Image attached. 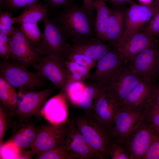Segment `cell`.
Returning a JSON list of instances; mask_svg holds the SVG:
<instances>
[{
    "label": "cell",
    "instance_id": "6da1fadb",
    "mask_svg": "<svg viewBox=\"0 0 159 159\" xmlns=\"http://www.w3.org/2000/svg\"><path fill=\"white\" fill-rule=\"evenodd\" d=\"M120 105L143 111L151 101L153 87L134 72L129 66H122L101 87Z\"/></svg>",
    "mask_w": 159,
    "mask_h": 159
},
{
    "label": "cell",
    "instance_id": "7a4b0ae2",
    "mask_svg": "<svg viewBox=\"0 0 159 159\" xmlns=\"http://www.w3.org/2000/svg\"><path fill=\"white\" fill-rule=\"evenodd\" d=\"M67 39L95 36V20L84 7L73 2L53 19Z\"/></svg>",
    "mask_w": 159,
    "mask_h": 159
},
{
    "label": "cell",
    "instance_id": "3957f363",
    "mask_svg": "<svg viewBox=\"0 0 159 159\" xmlns=\"http://www.w3.org/2000/svg\"><path fill=\"white\" fill-rule=\"evenodd\" d=\"M0 75L19 91L38 90L44 85L46 79L38 72L8 60L1 59Z\"/></svg>",
    "mask_w": 159,
    "mask_h": 159
},
{
    "label": "cell",
    "instance_id": "277c9868",
    "mask_svg": "<svg viewBox=\"0 0 159 159\" xmlns=\"http://www.w3.org/2000/svg\"><path fill=\"white\" fill-rule=\"evenodd\" d=\"M78 130L89 144L103 159H109L112 141L109 132L89 115L74 119Z\"/></svg>",
    "mask_w": 159,
    "mask_h": 159
},
{
    "label": "cell",
    "instance_id": "5b68a950",
    "mask_svg": "<svg viewBox=\"0 0 159 159\" xmlns=\"http://www.w3.org/2000/svg\"><path fill=\"white\" fill-rule=\"evenodd\" d=\"M44 31L39 44L34 47L35 51L42 56L47 55L63 58L69 46L67 39L54 19L47 15L43 20Z\"/></svg>",
    "mask_w": 159,
    "mask_h": 159
},
{
    "label": "cell",
    "instance_id": "8992f818",
    "mask_svg": "<svg viewBox=\"0 0 159 159\" xmlns=\"http://www.w3.org/2000/svg\"><path fill=\"white\" fill-rule=\"evenodd\" d=\"M159 135V130L143 118L122 143L131 159H143Z\"/></svg>",
    "mask_w": 159,
    "mask_h": 159
},
{
    "label": "cell",
    "instance_id": "52a82bcc",
    "mask_svg": "<svg viewBox=\"0 0 159 159\" xmlns=\"http://www.w3.org/2000/svg\"><path fill=\"white\" fill-rule=\"evenodd\" d=\"M9 36L11 46L8 60L28 68L33 67L43 57L34 50V47L24 35L18 24Z\"/></svg>",
    "mask_w": 159,
    "mask_h": 159
},
{
    "label": "cell",
    "instance_id": "ba28073f",
    "mask_svg": "<svg viewBox=\"0 0 159 159\" xmlns=\"http://www.w3.org/2000/svg\"><path fill=\"white\" fill-rule=\"evenodd\" d=\"M52 92V90L50 88L18 91L16 104L10 112L12 117L28 118L40 113L42 107Z\"/></svg>",
    "mask_w": 159,
    "mask_h": 159
},
{
    "label": "cell",
    "instance_id": "9c48e42d",
    "mask_svg": "<svg viewBox=\"0 0 159 159\" xmlns=\"http://www.w3.org/2000/svg\"><path fill=\"white\" fill-rule=\"evenodd\" d=\"M129 62L132 71L149 83L159 71V49L156 42L138 54Z\"/></svg>",
    "mask_w": 159,
    "mask_h": 159
},
{
    "label": "cell",
    "instance_id": "30bf717a",
    "mask_svg": "<svg viewBox=\"0 0 159 159\" xmlns=\"http://www.w3.org/2000/svg\"><path fill=\"white\" fill-rule=\"evenodd\" d=\"M143 111L120 107L109 133L112 142L122 143L126 138L143 119Z\"/></svg>",
    "mask_w": 159,
    "mask_h": 159
},
{
    "label": "cell",
    "instance_id": "8fae6325",
    "mask_svg": "<svg viewBox=\"0 0 159 159\" xmlns=\"http://www.w3.org/2000/svg\"><path fill=\"white\" fill-rule=\"evenodd\" d=\"M68 120L60 125L49 124L40 127L38 130L31 150L37 154L62 146L68 131Z\"/></svg>",
    "mask_w": 159,
    "mask_h": 159
},
{
    "label": "cell",
    "instance_id": "7c38bea8",
    "mask_svg": "<svg viewBox=\"0 0 159 159\" xmlns=\"http://www.w3.org/2000/svg\"><path fill=\"white\" fill-rule=\"evenodd\" d=\"M33 67L56 87L64 90L68 82L69 75L62 58L45 55Z\"/></svg>",
    "mask_w": 159,
    "mask_h": 159
},
{
    "label": "cell",
    "instance_id": "4fadbf2b",
    "mask_svg": "<svg viewBox=\"0 0 159 159\" xmlns=\"http://www.w3.org/2000/svg\"><path fill=\"white\" fill-rule=\"evenodd\" d=\"M99 87L98 95L89 115L109 132L121 106L112 95Z\"/></svg>",
    "mask_w": 159,
    "mask_h": 159
},
{
    "label": "cell",
    "instance_id": "5bb4252c",
    "mask_svg": "<svg viewBox=\"0 0 159 159\" xmlns=\"http://www.w3.org/2000/svg\"><path fill=\"white\" fill-rule=\"evenodd\" d=\"M130 4L126 10L125 29L123 36L144 29L159 7L152 3L145 4L132 2Z\"/></svg>",
    "mask_w": 159,
    "mask_h": 159
},
{
    "label": "cell",
    "instance_id": "9a60e30c",
    "mask_svg": "<svg viewBox=\"0 0 159 159\" xmlns=\"http://www.w3.org/2000/svg\"><path fill=\"white\" fill-rule=\"evenodd\" d=\"M67 135L63 148L74 154L79 159H103L102 155L87 143L77 127L74 119L69 118Z\"/></svg>",
    "mask_w": 159,
    "mask_h": 159
},
{
    "label": "cell",
    "instance_id": "2e32d148",
    "mask_svg": "<svg viewBox=\"0 0 159 159\" xmlns=\"http://www.w3.org/2000/svg\"><path fill=\"white\" fill-rule=\"evenodd\" d=\"M156 42V38L145 30L123 36L114 47L129 62L141 51Z\"/></svg>",
    "mask_w": 159,
    "mask_h": 159
},
{
    "label": "cell",
    "instance_id": "e0dca14e",
    "mask_svg": "<svg viewBox=\"0 0 159 159\" xmlns=\"http://www.w3.org/2000/svg\"><path fill=\"white\" fill-rule=\"evenodd\" d=\"M126 63L124 57L113 47L97 61L95 71L87 80L101 87L113 72Z\"/></svg>",
    "mask_w": 159,
    "mask_h": 159
},
{
    "label": "cell",
    "instance_id": "ac0fdd59",
    "mask_svg": "<svg viewBox=\"0 0 159 159\" xmlns=\"http://www.w3.org/2000/svg\"><path fill=\"white\" fill-rule=\"evenodd\" d=\"M72 41L68 50L83 54L97 62L113 48L110 44L94 36L78 37Z\"/></svg>",
    "mask_w": 159,
    "mask_h": 159
},
{
    "label": "cell",
    "instance_id": "d6986e66",
    "mask_svg": "<svg viewBox=\"0 0 159 159\" xmlns=\"http://www.w3.org/2000/svg\"><path fill=\"white\" fill-rule=\"evenodd\" d=\"M68 100L62 91L46 101L40 114L50 124L57 125L66 122L69 118Z\"/></svg>",
    "mask_w": 159,
    "mask_h": 159
},
{
    "label": "cell",
    "instance_id": "ffe728a7",
    "mask_svg": "<svg viewBox=\"0 0 159 159\" xmlns=\"http://www.w3.org/2000/svg\"><path fill=\"white\" fill-rule=\"evenodd\" d=\"M12 134L6 143L14 145L19 150L29 149L36 137L38 129L27 118H19L12 122Z\"/></svg>",
    "mask_w": 159,
    "mask_h": 159
},
{
    "label": "cell",
    "instance_id": "44dd1931",
    "mask_svg": "<svg viewBox=\"0 0 159 159\" xmlns=\"http://www.w3.org/2000/svg\"><path fill=\"white\" fill-rule=\"evenodd\" d=\"M126 10L120 7L112 10L107 25V42L115 47L123 36L125 29Z\"/></svg>",
    "mask_w": 159,
    "mask_h": 159
},
{
    "label": "cell",
    "instance_id": "7402d4cb",
    "mask_svg": "<svg viewBox=\"0 0 159 159\" xmlns=\"http://www.w3.org/2000/svg\"><path fill=\"white\" fill-rule=\"evenodd\" d=\"M94 4L96 13L94 28L95 36L107 42L106 26L112 9L108 7L105 0H94Z\"/></svg>",
    "mask_w": 159,
    "mask_h": 159
},
{
    "label": "cell",
    "instance_id": "603a6c76",
    "mask_svg": "<svg viewBox=\"0 0 159 159\" xmlns=\"http://www.w3.org/2000/svg\"><path fill=\"white\" fill-rule=\"evenodd\" d=\"M49 12L45 4L37 3L25 8L19 16L14 17V24L37 23L42 21Z\"/></svg>",
    "mask_w": 159,
    "mask_h": 159
},
{
    "label": "cell",
    "instance_id": "cb8c5ba5",
    "mask_svg": "<svg viewBox=\"0 0 159 159\" xmlns=\"http://www.w3.org/2000/svg\"><path fill=\"white\" fill-rule=\"evenodd\" d=\"M15 88L0 75V105L10 112L15 106L17 94Z\"/></svg>",
    "mask_w": 159,
    "mask_h": 159
},
{
    "label": "cell",
    "instance_id": "d4e9b609",
    "mask_svg": "<svg viewBox=\"0 0 159 159\" xmlns=\"http://www.w3.org/2000/svg\"><path fill=\"white\" fill-rule=\"evenodd\" d=\"M99 90V87L93 83L90 82L86 85L77 106L83 110L85 114H90Z\"/></svg>",
    "mask_w": 159,
    "mask_h": 159
},
{
    "label": "cell",
    "instance_id": "484cf974",
    "mask_svg": "<svg viewBox=\"0 0 159 159\" xmlns=\"http://www.w3.org/2000/svg\"><path fill=\"white\" fill-rule=\"evenodd\" d=\"M64 60L69 75L68 83L87 80L91 74L90 70L73 62Z\"/></svg>",
    "mask_w": 159,
    "mask_h": 159
},
{
    "label": "cell",
    "instance_id": "4316f807",
    "mask_svg": "<svg viewBox=\"0 0 159 159\" xmlns=\"http://www.w3.org/2000/svg\"><path fill=\"white\" fill-rule=\"evenodd\" d=\"M83 81L70 82L67 85L62 91L65 94L68 101L75 106H77L86 87Z\"/></svg>",
    "mask_w": 159,
    "mask_h": 159
},
{
    "label": "cell",
    "instance_id": "83f0119b",
    "mask_svg": "<svg viewBox=\"0 0 159 159\" xmlns=\"http://www.w3.org/2000/svg\"><path fill=\"white\" fill-rule=\"evenodd\" d=\"M18 24L24 35L33 47L37 45L43 36V33L40 31L37 23Z\"/></svg>",
    "mask_w": 159,
    "mask_h": 159
},
{
    "label": "cell",
    "instance_id": "f1b7e54d",
    "mask_svg": "<svg viewBox=\"0 0 159 159\" xmlns=\"http://www.w3.org/2000/svg\"><path fill=\"white\" fill-rule=\"evenodd\" d=\"M37 159H76L77 156L63 148L62 146L56 148L37 154Z\"/></svg>",
    "mask_w": 159,
    "mask_h": 159
},
{
    "label": "cell",
    "instance_id": "f546056e",
    "mask_svg": "<svg viewBox=\"0 0 159 159\" xmlns=\"http://www.w3.org/2000/svg\"><path fill=\"white\" fill-rule=\"evenodd\" d=\"M63 58L64 60L71 61L91 70L96 67L97 62L95 60L82 54L69 51L65 52Z\"/></svg>",
    "mask_w": 159,
    "mask_h": 159
},
{
    "label": "cell",
    "instance_id": "4dcf8cb0",
    "mask_svg": "<svg viewBox=\"0 0 159 159\" xmlns=\"http://www.w3.org/2000/svg\"><path fill=\"white\" fill-rule=\"evenodd\" d=\"M41 0H0V8L10 12L25 8L37 3Z\"/></svg>",
    "mask_w": 159,
    "mask_h": 159
},
{
    "label": "cell",
    "instance_id": "1f68e13d",
    "mask_svg": "<svg viewBox=\"0 0 159 159\" xmlns=\"http://www.w3.org/2000/svg\"><path fill=\"white\" fill-rule=\"evenodd\" d=\"M14 17L8 11H0V32L9 36L13 33L14 29Z\"/></svg>",
    "mask_w": 159,
    "mask_h": 159
},
{
    "label": "cell",
    "instance_id": "d6a6232c",
    "mask_svg": "<svg viewBox=\"0 0 159 159\" xmlns=\"http://www.w3.org/2000/svg\"><path fill=\"white\" fill-rule=\"evenodd\" d=\"M143 118L153 126L159 127V106L152 101L143 112Z\"/></svg>",
    "mask_w": 159,
    "mask_h": 159
},
{
    "label": "cell",
    "instance_id": "836d02e7",
    "mask_svg": "<svg viewBox=\"0 0 159 159\" xmlns=\"http://www.w3.org/2000/svg\"><path fill=\"white\" fill-rule=\"evenodd\" d=\"M13 117L11 112L0 106V146L4 144L3 140L6 131L12 122Z\"/></svg>",
    "mask_w": 159,
    "mask_h": 159
},
{
    "label": "cell",
    "instance_id": "e575fe53",
    "mask_svg": "<svg viewBox=\"0 0 159 159\" xmlns=\"http://www.w3.org/2000/svg\"><path fill=\"white\" fill-rule=\"evenodd\" d=\"M109 159H131V158L122 144L112 142L110 150Z\"/></svg>",
    "mask_w": 159,
    "mask_h": 159
},
{
    "label": "cell",
    "instance_id": "d590c367",
    "mask_svg": "<svg viewBox=\"0 0 159 159\" xmlns=\"http://www.w3.org/2000/svg\"><path fill=\"white\" fill-rule=\"evenodd\" d=\"M19 150L14 145L5 143L0 147V159H17Z\"/></svg>",
    "mask_w": 159,
    "mask_h": 159
},
{
    "label": "cell",
    "instance_id": "8d00e7d4",
    "mask_svg": "<svg viewBox=\"0 0 159 159\" xmlns=\"http://www.w3.org/2000/svg\"><path fill=\"white\" fill-rule=\"evenodd\" d=\"M144 30L152 36L159 37V7Z\"/></svg>",
    "mask_w": 159,
    "mask_h": 159
},
{
    "label": "cell",
    "instance_id": "74e56055",
    "mask_svg": "<svg viewBox=\"0 0 159 159\" xmlns=\"http://www.w3.org/2000/svg\"><path fill=\"white\" fill-rule=\"evenodd\" d=\"M10 50L9 36L0 32V56L1 59L7 60L8 59Z\"/></svg>",
    "mask_w": 159,
    "mask_h": 159
},
{
    "label": "cell",
    "instance_id": "f35d334b",
    "mask_svg": "<svg viewBox=\"0 0 159 159\" xmlns=\"http://www.w3.org/2000/svg\"><path fill=\"white\" fill-rule=\"evenodd\" d=\"M45 5L49 12L61 9L74 2V0H45Z\"/></svg>",
    "mask_w": 159,
    "mask_h": 159
},
{
    "label": "cell",
    "instance_id": "ab89813d",
    "mask_svg": "<svg viewBox=\"0 0 159 159\" xmlns=\"http://www.w3.org/2000/svg\"><path fill=\"white\" fill-rule=\"evenodd\" d=\"M143 159H159V135L152 144Z\"/></svg>",
    "mask_w": 159,
    "mask_h": 159
},
{
    "label": "cell",
    "instance_id": "60d3db41",
    "mask_svg": "<svg viewBox=\"0 0 159 159\" xmlns=\"http://www.w3.org/2000/svg\"><path fill=\"white\" fill-rule=\"evenodd\" d=\"M36 154L32 150H19L17 159H32Z\"/></svg>",
    "mask_w": 159,
    "mask_h": 159
},
{
    "label": "cell",
    "instance_id": "b9f144b4",
    "mask_svg": "<svg viewBox=\"0 0 159 159\" xmlns=\"http://www.w3.org/2000/svg\"><path fill=\"white\" fill-rule=\"evenodd\" d=\"M83 5L87 9L93 19H95V10L94 0H82Z\"/></svg>",
    "mask_w": 159,
    "mask_h": 159
},
{
    "label": "cell",
    "instance_id": "7bdbcfd3",
    "mask_svg": "<svg viewBox=\"0 0 159 159\" xmlns=\"http://www.w3.org/2000/svg\"><path fill=\"white\" fill-rule=\"evenodd\" d=\"M106 2H107L116 7L117 8L120 7V6L122 4L128 3L130 4L132 2V0H105Z\"/></svg>",
    "mask_w": 159,
    "mask_h": 159
},
{
    "label": "cell",
    "instance_id": "ee69618b",
    "mask_svg": "<svg viewBox=\"0 0 159 159\" xmlns=\"http://www.w3.org/2000/svg\"><path fill=\"white\" fill-rule=\"evenodd\" d=\"M153 87V93L152 101L159 106V85Z\"/></svg>",
    "mask_w": 159,
    "mask_h": 159
},
{
    "label": "cell",
    "instance_id": "f6af8a7d",
    "mask_svg": "<svg viewBox=\"0 0 159 159\" xmlns=\"http://www.w3.org/2000/svg\"><path fill=\"white\" fill-rule=\"evenodd\" d=\"M140 2L145 4H151L153 0H139Z\"/></svg>",
    "mask_w": 159,
    "mask_h": 159
},
{
    "label": "cell",
    "instance_id": "bcb514c9",
    "mask_svg": "<svg viewBox=\"0 0 159 159\" xmlns=\"http://www.w3.org/2000/svg\"><path fill=\"white\" fill-rule=\"evenodd\" d=\"M152 3L155 5L159 6V0H154Z\"/></svg>",
    "mask_w": 159,
    "mask_h": 159
},
{
    "label": "cell",
    "instance_id": "7dc6e473",
    "mask_svg": "<svg viewBox=\"0 0 159 159\" xmlns=\"http://www.w3.org/2000/svg\"><path fill=\"white\" fill-rule=\"evenodd\" d=\"M158 48H159V45H158Z\"/></svg>",
    "mask_w": 159,
    "mask_h": 159
},
{
    "label": "cell",
    "instance_id": "c3c4849f",
    "mask_svg": "<svg viewBox=\"0 0 159 159\" xmlns=\"http://www.w3.org/2000/svg\"><path fill=\"white\" fill-rule=\"evenodd\" d=\"M158 130H159V127H158Z\"/></svg>",
    "mask_w": 159,
    "mask_h": 159
}]
</instances>
